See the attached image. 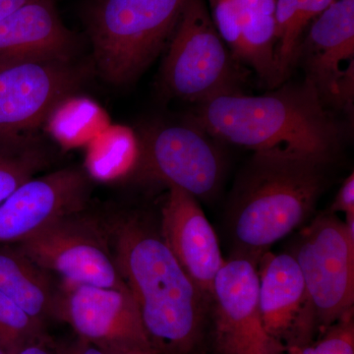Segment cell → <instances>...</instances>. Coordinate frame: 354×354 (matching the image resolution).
I'll return each instance as SVG.
<instances>
[{"label":"cell","mask_w":354,"mask_h":354,"mask_svg":"<svg viewBox=\"0 0 354 354\" xmlns=\"http://www.w3.org/2000/svg\"><path fill=\"white\" fill-rule=\"evenodd\" d=\"M335 0H299L298 9L297 34L300 41H302V34L310 22H313L318 16L328 8Z\"/></svg>","instance_id":"24"},{"label":"cell","mask_w":354,"mask_h":354,"mask_svg":"<svg viewBox=\"0 0 354 354\" xmlns=\"http://www.w3.org/2000/svg\"><path fill=\"white\" fill-rule=\"evenodd\" d=\"M48 130L66 144L94 139L106 127V118L94 102L83 97H66L46 120Z\"/></svg>","instance_id":"19"},{"label":"cell","mask_w":354,"mask_h":354,"mask_svg":"<svg viewBox=\"0 0 354 354\" xmlns=\"http://www.w3.org/2000/svg\"><path fill=\"white\" fill-rule=\"evenodd\" d=\"M169 41L162 81L171 94L202 104L216 95L236 93L232 55L205 0H186Z\"/></svg>","instance_id":"5"},{"label":"cell","mask_w":354,"mask_h":354,"mask_svg":"<svg viewBox=\"0 0 354 354\" xmlns=\"http://www.w3.org/2000/svg\"><path fill=\"white\" fill-rule=\"evenodd\" d=\"M286 354H354L353 313L333 326L327 335L314 346L293 348Z\"/></svg>","instance_id":"23"},{"label":"cell","mask_w":354,"mask_h":354,"mask_svg":"<svg viewBox=\"0 0 354 354\" xmlns=\"http://www.w3.org/2000/svg\"><path fill=\"white\" fill-rule=\"evenodd\" d=\"M57 354H104L102 349L93 342L77 337L75 341L64 344V346H55Z\"/></svg>","instance_id":"26"},{"label":"cell","mask_w":354,"mask_h":354,"mask_svg":"<svg viewBox=\"0 0 354 354\" xmlns=\"http://www.w3.org/2000/svg\"><path fill=\"white\" fill-rule=\"evenodd\" d=\"M88 174L64 167L21 184L0 204V245H15L85 206Z\"/></svg>","instance_id":"12"},{"label":"cell","mask_w":354,"mask_h":354,"mask_svg":"<svg viewBox=\"0 0 354 354\" xmlns=\"http://www.w3.org/2000/svg\"><path fill=\"white\" fill-rule=\"evenodd\" d=\"M139 141L138 167L149 176L195 198L215 195L223 162L201 129L191 125H156L144 130Z\"/></svg>","instance_id":"10"},{"label":"cell","mask_w":354,"mask_h":354,"mask_svg":"<svg viewBox=\"0 0 354 354\" xmlns=\"http://www.w3.org/2000/svg\"><path fill=\"white\" fill-rule=\"evenodd\" d=\"M84 78L72 60L0 62V145L27 138Z\"/></svg>","instance_id":"7"},{"label":"cell","mask_w":354,"mask_h":354,"mask_svg":"<svg viewBox=\"0 0 354 354\" xmlns=\"http://www.w3.org/2000/svg\"><path fill=\"white\" fill-rule=\"evenodd\" d=\"M0 354H7L4 348H2L1 344H0Z\"/></svg>","instance_id":"30"},{"label":"cell","mask_w":354,"mask_h":354,"mask_svg":"<svg viewBox=\"0 0 354 354\" xmlns=\"http://www.w3.org/2000/svg\"><path fill=\"white\" fill-rule=\"evenodd\" d=\"M53 317L68 324L81 339L99 346L153 348L128 288L64 283L57 288Z\"/></svg>","instance_id":"11"},{"label":"cell","mask_w":354,"mask_h":354,"mask_svg":"<svg viewBox=\"0 0 354 354\" xmlns=\"http://www.w3.org/2000/svg\"><path fill=\"white\" fill-rule=\"evenodd\" d=\"M44 156L28 138L0 145V204L43 167Z\"/></svg>","instance_id":"20"},{"label":"cell","mask_w":354,"mask_h":354,"mask_svg":"<svg viewBox=\"0 0 354 354\" xmlns=\"http://www.w3.org/2000/svg\"><path fill=\"white\" fill-rule=\"evenodd\" d=\"M75 215L60 218L15 246L64 283L127 288L101 234Z\"/></svg>","instance_id":"9"},{"label":"cell","mask_w":354,"mask_h":354,"mask_svg":"<svg viewBox=\"0 0 354 354\" xmlns=\"http://www.w3.org/2000/svg\"><path fill=\"white\" fill-rule=\"evenodd\" d=\"M57 288L17 247L0 245V290L37 322L53 317Z\"/></svg>","instance_id":"17"},{"label":"cell","mask_w":354,"mask_h":354,"mask_svg":"<svg viewBox=\"0 0 354 354\" xmlns=\"http://www.w3.org/2000/svg\"><path fill=\"white\" fill-rule=\"evenodd\" d=\"M304 276L315 324L328 326L353 313L354 241L335 214L317 216L291 253Z\"/></svg>","instance_id":"6"},{"label":"cell","mask_w":354,"mask_h":354,"mask_svg":"<svg viewBox=\"0 0 354 354\" xmlns=\"http://www.w3.org/2000/svg\"><path fill=\"white\" fill-rule=\"evenodd\" d=\"M75 48L55 0H31L0 21V62L71 60Z\"/></svg>","instance_id":"16"},{"label":"cell","mask_w":354,"mask_h":354,"mask_svg":"<svg viewBox=\"0 0 354 354\" xmlns=\"http://www.w3.org/2000/svg\"><path fill=\"white\" fill-rule=\"evenodd\" d=\"M276 46L274 14H242L241 38L234 58L253 67L258 75L272 87L279 85Z\"/></svg>","instance_id":"18"},{"label":"cell","mask_w":354,"mask_h":354,"mask_svg":"<svg viewBox=\"0 0 354 354\" xmlns=\"http://www.w3.org/2000/svg\"><path fill=\"white\" fill-rule=\"evenodd\" d=\"M186 0H92L86 24L102 78L124 85L169 43Z\"/></svg>","instance_id":"4"},{"label":"cell","mask_w":354,"mask_h":354,"mask_svg":"<svg viewBox=\"0 0 354 354\" xmlns=\"http://www.w3.org/2000/svg\"><path fill=\"white\" fill-rule=\"evenodd\" d=\"M12 354H57V348L48 341V337L25 344Z\"/></svg>","instance_id":"27"},{"label":"cell","mask_w":354,"mask_h":354,"mask_svg":"<svg viewBox=\"0 0 354 354\" xmlns=\"http://www.w3.org/2000/svg\"><path fill=\"white\" fill-rule=\"evenodd\" d=\"M104 354H158L153 348L125 346V344H106L100 346Z\"/></svg>","instance_id":"28"},{"label":"cell","mask_w":354,"mask_h":354,"mask_svg":"<svg viewBox=\"0 0 354 354\" xmlns=\"http://www.w3.org/2000/svg\"><path fill=\"white\" fill-rule=\"evenodd\" d=\"M115 248L116 264L153 348L190 353L199 341L209 300L150 228L125 223L116 234Z\"/></svg>","instance_id":"3"},{"label":"cell","mask_w":354,"mask_h":354,"mask_svg":"<svg viewBox=\"0 0 354 354\" xmlns=\"http://www.w3.org/2000/svg\"><path fill=\"white\" fill-rule=\"evenodd\" d=\"M197 122L216 138L254 152L283 149L328 162L341 141L339 127L308 79L256 97L216 95L202 102Z\"/></svg>","instance_id":"2"},{"label":"cell","mask_w":354,"mask_h":354,"mask_svg":"<svg viewBox=\"0 0 354 354\" xmlns=\"http://www.w3.org/2000/svg\"><path fill=\"white\" fill-rule=\"evenodd\" d=\"M337 212H342L346 215H353L354 214V174L351 176L344 181L342 187L339 188L335 197V202L333 203L330 213L335 214Z\"/></svg>","instance_id":"25"},{"label":"cell","mask_w":354,"mask_h":354,"mask_svg":"<svg viewBox=\"0 0 354 354\" xmlns=\"http://www.w3.org/2000/svg\"><path fill=\"white\" fill-rule=\"evenodd\" d=\"M43 324L28 315L6 293L0 290V344L12 354L29 342L44 339Z\"/></svg>","instance_id":"22"},{"label":"cell","mask_w":354,"mask_h":354,"mask_svg":"<svg viewBox=\"0 0 354 354\" xmlns=\"http://www.w3.org/2000/svg\"><path fill=\"white\" fill-rule=\"evenodd\" d=\"M304 59L307 78L321 100L339 106V86L354 57V0H335L312 22L298 57Z\"/></svg>","instance_id":"15"},{"label":"cell","mask_w":354,"mask_h":354,"mask_svg":"<svg viewBox=\"0 0 354 354\" xmlns=\"http://www.w3.org/2000/svg\"><path fill=\"white\" fill-rule=\"evenodd\" d=\"M162 211V237L179 264L207 299L225 260L215 230L196 198L169 186Z\"/></svg>","instance_id":"13"},{"label":"cell","mask_w":354,"mask_h":354,"mask_svg":"<svg viewBox=\"0 0 354 354\" xmlns=\"http://www.w3.org/2000/svg\"><path fill=\"white\" fill-rule=\"evenodd\" d=\"M325 160L283 149L258 151L239 172L227 206L235 256L258 262L311 215L325 190Z\"/></svg>","instance_id":"1"},{"label":"cell","mask_w":354,"mask_h":354,"mask_svg":"<svg viewBox=\"0 0 354 354\" xmlns=\"http://www.w3.org/2000/svg\"><path fill=\"white\" fill-rule=\"evenodd\" d=\"M299 0H276V64L279 85L285 82L298 58L301 41L297 37V23Z\"/></svg>","instance_id":"21"},{"label":"cell","mask_w":354,"mask_h":354,"mask_svg":"<svg viewBox=\"0 0 354 354\" xmlns=\"http://www.w3.org/2000/svg\"><path fill=\"white\" fill-rule=\"evenodd\" d=\"M258 274L266 330L283 346L288 342L291 349L299 348L315 320L297 260L291 253H265L258 262Z\"/></svg>","instance_id":"14"},{"label":"cell","mask_w":354,"mask_h":354,"mask_svg":"<svg viewBox=\"0 0 354 354\" xmlns=\"http://www.w3.org/2000/svg\"><path fill=\"white\" fill-rule=\"evenodd\" d=\"M209 304L220 354H286L268 334L259 306L258 265L248 258L225 260L214 281Z\"/></svg>","instance_id":"8"},{"label":"cell","mask_w":354,"mask_h":354,"mask_svg":"<svg viewBox=\"0 0 354 354\" xmlns=\"http://www.w3.org/2000/svg\"><path fill=\"white\" fill-rule=\"evenodd\" d=\"M31 0H0V21Z\"/></svg>","instance_id":"29"}]
</instances>
